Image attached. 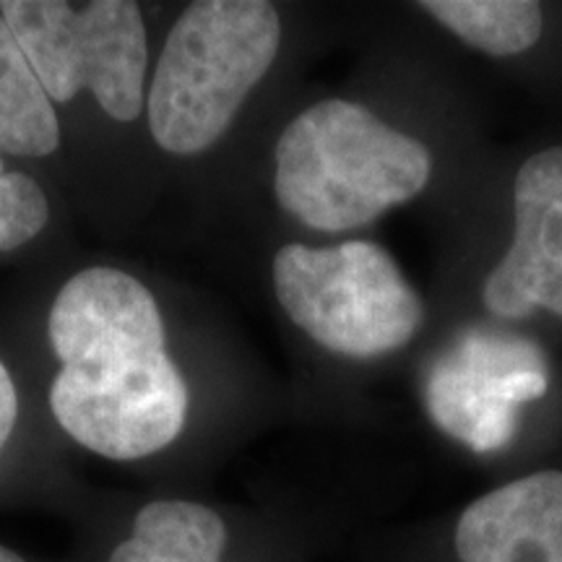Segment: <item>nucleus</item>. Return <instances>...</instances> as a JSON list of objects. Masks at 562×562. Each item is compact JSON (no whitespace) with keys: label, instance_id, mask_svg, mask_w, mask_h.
<instances>
[{"label":"nucleus","instance_id":"1","mask_svg":"<svg viewBox=\"0 0 562 562\" xmlns=\"http://www.w3.org/2000/svg\"><path fill=\"white\" fill-rule=\"evenodd\" d=\"M60 370L58 425L87 451L136 461L167 448L188 419V383L167 355L154 294L131 273L91 266L63 284L47 318Z\"/></svg>","mask_w":562,"mask_h":562},{"label":"nucleus","instance_id":"2","mask_svg":"<svg viewBox=\"0 0 562 562\" xmlns=\"http://www.w3.org/2000/svg\"><path fill=\"white\" fill-rule=\"evenodd\" d=\"M432 157L357 102L323 100L286 125L277 144L279 206L305 227H364L425 191Z\"/></svg>","mask_w":562,"mask_h":562},{"label":"nucleus","instance_id":"3","mask_svg":"<svg viewBox=\"0 0 562 562\" xmlns=\"http://www.w3.org/2000/svg\"><path fill=\"white\" fill-rule=\"evenodd\" d=\"M281 21L266 0H199L175 21L146 97L151 136L191 157L214 146L269 74Z\"/></svg>","mask_w":562,"mask_h":562},{"label":"nucleus","instance_id":"4","mask_svg":"<svg viewBox=\"0 0 562 562\" xmlns=\"http://www.w3.org/2000/svg\"><path fill=\"white\" fill-rule=\"evenodd\" d=\"M279 305L323 349L378 357L402 349L422 326V302L381 245L290 243L271 266Z\"/></svg>","mask_w":562,"mask_h":562},{"label":"nucleus","instance_id":"5","mask_svg":"<svg viewBox=\"0 0 562 562\" xmlns=\"http://www.w3.org/2000/svg\"><path fill=\"white\" fill-rule=\"evenodd\" d=\"M0 16L53 102L91 91L112 121L144 110L146 26L133 0H0Z\"/></svg>","mask_w":562,"mask_h":562},{"label":"nucleus","instance_id":"6","mask_svg":"<svg viewBox=\"0 0 562 562\" xmlns=\"http://www.w3.org/2000/svg\"><path fill=\"white\" fill-rule=\"evenodd\" d=\"M513 206L516 235L484 281V307L505 321L537 307L562 318V146L524 161Z\"/></svg>","mask_w":562,"mask_h":562},{"label":"nucleus","instance_id":"7","mask_svg":"<svg viewBox=\"0 0 562 562\" xmlns=\"http://www.w3.org/2000/svg\"><path fill=\"white\" fill-rule=\"evenodd\" d=\"M542 355L529 341L474 336L435 364L427 383V409L435 425L476 453L495 451L516 432V409L503 404V375L542 370Z\"/></svg>","mask_w":562,"mask_h":562},{"label":"nucleus","instance_id":"8","mask_svg":"<svg viewBox=\"0 0 562 562\" xmlns=\"http://www.w3.org/2000/svg\"><path fill=\"white\" fill-rule=\"evenodd\" d=\"M461 562H562V472L492 490L456 526Z\"/></svg>","mask_w":562,"mask_h":562},{"label":"nucleus","instance_id":"9","mask_svg":"<svg viewBox=\"0 0 562 562\" xmlns=\"http://www.w3.org/2000/svg\"><path fill=\"white\" fill-rule=\"evenodd\" d=\"M227 526L206 505L157 501L144 505L131 537L115 547L110 562H222Z\"/></svg>","mask_w":562,"mask_h":562},{"label":"nucleus","instance_id":"10","mask_svg":"<svg viewBox=\"0 0 562 562\" xmlns=\"http://www.w3.org/2000/svg\"><path fill=\"white\" fill-rule=\"evenodd\" d=\"M58 144L60 123L53 100L0 16V151L47 157Z\"/></svg>","mask_w":562,"mask_h":562},{"label":"nucleus","instance_id":"11","mask_svg":"<svg viewBox=\"0 0 562 562\" xmlns=\"http://www.w3.org/2000/svg\"><path fill=\"white\" fill-rule=\"evenodd\" d=\"M422 11L476 50L508 58L542 37V5L533 0H422Z\"/></svg>","mask_w":562,"mask_h":562},{"label":"nucleus","instance_id":"12","mask_svg":"<svg viewBox=\"0 0 562 562\" xmlns=\"http://www.w3.org/2000/svg\"><path fill=\"white\" fill-rule=\"evenodd\" d=\"M50 203L37 180L9 172L0 159V252L16 250L45 229Z\"/></svg>","mask_w":562,"mask_h":562},{"label":"nucleus","instance_id":"13","mask_svg":"<svg viewBox=\"0 0 562 562\" xmlns=\"http://www.w3.org/2000/svg\"><path fill=\"white\" fill-rule=\"evenodd\" d=\"M497 391H501L503 404L516 409L518 404L533 402V398L544 396L547 378L542 370H518L510 372V375H503L501 383H497Z\"/></svg>","mask_w":562,"mask_h":562},{"label":"nucleus","instance_id":"14","mask_svg":"<svg viewBox=\"0 0 562 562\" xmlns=\"http://www.w3.org/2000/svg\"><path fill=\"white\" fill-rule=\"evenodd\" d=\"M19 419V396L16 385H13L11 372L5 370V364L0 362V451L9 442L13 427Z\"/></svg>","mask_w":562,"mask_h":562},{"label":"nucleus","instance_id":"15","mask_svg":"<svg viewBox=\"0 0 562 562\" xmlns=\"http://www.w3.org/2000/svg\"><path fill=\"white\" fill-rule=\"evenodd\" d=\"M0 562H24V560H21L16 552H11L9 547L0 544Z\"/></svg>","mask_w":562,"mask_h":562}]
</instances>
